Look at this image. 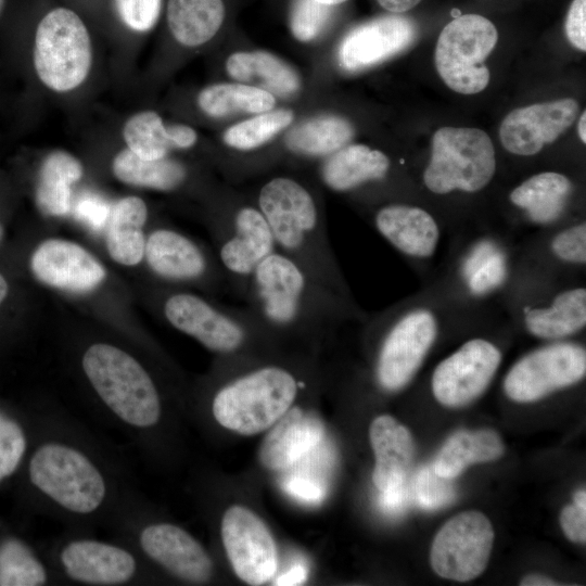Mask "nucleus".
<instances>
[{"label":"nucleus","mask_w":586,"mask_h":586,"mask_svg":"<svg viewBox=\"0 0 586 586\" xmlns=\"http://www.w3.org/2000/svg\"><path fill=\"white\" fill-rule=\"evenodd\" d=\"M244 296L260 332L294 333L321 331L335 321L340 294L276 250L257 265Z\"/></svg>","instance_id":"1"},{"label":"nucleus","mask_w":586,"mask_h":586,"mask_svg":"<svg viewBox=\"0 0 586 586\" xmlns=\"http://www.w3.org/2000/svg\"><path fill=\"white\" fill-rule=\"evenodd\" d=\"M257 206L277 250L296 260L318 282L342 293L327 230L310 191L293 178L276 177L260 188Z\"/></svg>","instance_id":"2"},{"label":"nucleus","mask_w":586,"mask_h":586,"mask_svg":"<svg viewBox=\"0 0 586 586\" xmlns=\"http://www.w3.org/2000/svg\"><path fill=\"white\" fill-rule=\"evenodd\" d=\"M82 369L100 399L122 422L141 430L158 422L162 406L157 388L130 354L97 343L85 352Z\"/></svg>","instance_id":"3"},{"label":"nucleus","mask_w":586,"mask_h":586,"mask_svg":"<svg viewBox=\"0 0 586 586\" xmlns=\"http://www.w3.org/2000/svg\"><path fill=\"white\" fill-rule=\"evenodd\" d=\"M305 383L278 365L249 371L217 391L213 415L224 428L253 435L270 428L292 406Z\"/></svg>","instance_id":"4"},{"label":"nucleus","mask_w":586,"mask_h":586,"mask_svg":"<svg viewBox=\"0 0 586 586\" xmlns=\"http://www.w3.org/2000/svg\"><path fill=\"white\" fill-rule=\"evenodd\" d=\"M33 63L37 77L50 90L68 92L88 77L92 64L89 29L73 9L58 5L38 21Z\"/></svg>","instance_id":"5"},{"label":"nucleus","mask_w":586,"mask_h":586,"mask_svg":"<svg viewBox=\"0 0 586 586\" xmlns=\"http://www.w3.org/2000/svg\"><path fill=\"white\" fill-rule=\"evenodd\" d=\"M31 484L60 508L91 514L107 496L106 480L80 449L62 442H47L33 454L28 466Z\"/></svg>","instance_id":"6"},{"label":"nucleus","mask_w":586,"mask_h":586,"mask_svg":"<svg viewBox=\"0 0 586 586\" xmlns=\"http://www.w3.org/2000/svg\"><path fill=\"white\" fill-rule=\"evenodd\" d=\"M495 170V150L486 132L477 128L445 126L433 135L423 182L436 194L455 190L477 192L489 183Z\"/></svg>","instance_id":"7"},{"label":"nucleus","mask_w":586,"mask_h":586,"mask_svg":"<svg viewBox=\"0 0 586 586\" xmlns=\"http://www.w3.org/2000/svg\"><path fill=\"white\" fill-rule=\"evenodd\" d=\"M498 39L495 25L479 14L454 17L441 31L434 53L435 67L454 91L474 94L489 81L485 60Z\"/></svg>","instance_id":"8"},{"label":"nucleus","mask_w":586,"mask_h":586,"mask_svg":"<svg viewBox=\"0 0 586 586\" xmlns=\"http://www.w3.org/2000/svg\"><path fill=\"white\" fill-rule=\"evenodd\" d=\"M163 310L174 328L221 355L241 351L253 333L260 332L245 309L219 308L191 293L171 294Z\"/></svg>","instance_id":"9"},{"label":"nucleus","mask_w":586,"mask_h":586,"mask_svg":"<svg viewBox=\"0 0 586 586\" xmlns=\"http://www.w3.org/2000/svg\"><path fill=\"white\" fill-rule=\"evenodd\" d=\"M493 543V526L482 512H461L435 535L430 551L431 566L447 579H474L486 569Z\"/></svg>","instance_id":"10"},{"label":"nucleus","mask_w":586,"mask_h":586,"mask_svg":"<svg viewBox=\"0 0 586 586\" xmlns=\"http://www.w3.org/2000/svg\"><path fill=\"white\" fill-rule=\"evenodd\" d=\"M585 372V348L573 343H556L517 361L505 378L504 390L514 402L531 403L575 384Z\"/></svg>","instance_id":"11"},{"label":"nucleus","mask_w":586,"mask_h":586,"mask_svg":"<svg viewBox=\"0 0 586 586\" xmlns=\"http://www.w3.org/2000/svg\"><path fill=\"white\" fill-rule=\"evenodd\" d=\"M437 334L429 309H415L398 318L386 332L378 356L377 378L382 388L398 391L413 378Z\"/></svg>","instance_id":"12"},{"label":"nucleus","mask_w":586,"mask_h":586,"mask_svg":"<svg viewBox=\"0 0 586 586\" xmlns=\"http://www.w3.org/2000/svg\"><path fill=\"white\" fill-rule=\"evenodd\" d=\"M501 361L492 342L472 339L442 360L432 374V392L446 407H461L488 386Z\"/></svg>","instance_id":"13"},{"label":"nucleus","mask_w":586,"mask_h":586,"mask_svg":"<svg viewBox=\"0 0 586 586\" xmlns=\"http://www.w3.org/2000/svg\"><path fill=\"white\" fill-rule=\"evenodd\" d=\"M222 544L234 573L250 585L268 582L277 570L273 538L260 518L242 506H232L221 521Z\"/></svg>","instance_id":"14"},{"label":"nucleus","mask_w":586,"mask_h":586,"mask_svg":"<svg viewBox=\"0 0 586 586\" xmlns=\"http://www.w3.org/2000/svg\"><path fill=\"white\" fill-rule=\"evenodd\" d=\"M270 227L258 206L242 205L220 230L218 259L230 283L244 295L257 265L276 251Z\"/></svg>","instance_id":"15"},{"label":"nucleus","mask_w":586,"mask_h":586,"mask_svg":"<svg viewBox=\"0 0 586 586\" xmlns=\"http://www.w3.org/2000/svg\"><path fill=\"white\" fill-rule=\"evenodd\" d=\"M577 113L578 104L571 98L518 107L502 119L500 142L515 155L537 154L573 124Z\"/></svg>","instance_id":"16"},{"label":"nucleus","mask_w":586,"mask_h":586,"mask_svg":"<svg viewBox=\"0 0 586 586\" xmlns=\"http://www.w3.org/2000/svg\"><path fill=\"white\" fill-rule=\"evenodd\" d=\"M417 37L418 26L411 18L383 15L353 28L343 38L337 59L345 71H361L408 49Z\"/></svg>","instance_id":"17"},{"label":"nucleus","mask_w":586,"mask_h":586,"mask_svg":"<svg viewBox=\"0 0 586 586\" xmlns=\"http://www.w3.org/2000/svg\"><path fill=\"white\" fill-rule=\"evenodd\" d=\"M30 270L44 284L77 293L97 289L106 277L104 267L93 255L61 239L39 244L30 257Z\"/></svg>","instance_id":"18"},{"label":"nucleus","mask_w":586,"mask_h":586,"mask_svg":"<svg viewBox=\"0 0 586 586\" xmlns=\"http://www.w3.org/2000/svg\"><path fill=\"white\" fill-rule=\"evenodd\" d=\"M60 562L71 579L86 585H122L137 572V561L130 551L97 539L68 542L61 549Z\"/></svg>","instance_id":"19"},{"label":"nucleus","mask_w":586,"mask_h":586,"mask_svg":"<svg viewBox=\"0 0 586 586\" xmlns=\"http://www.w3.org/2000/svg\"><path fill=\"white\" fill-rule=\"evenodd\" d=\"M143 552L180 579L202 583L211 578L213 562L202 545L183 528L152 523L139 534Z\"/></svg>","instance_id":"20"},{"label":"nucleus","mask_w":586,"mask_h":586,"mask_svg":"<svg viewBox=\"0 0 586 586\" xmlns=\"http://www.w3.org/2000/svg\"><path fill=\"white\" fill-rule=\"evenodd\" d=\"M272 425L259 448V461L269 470L283 471L324 437L321 420L300 407H290Z\"/></svg>","instance_id":"21"},{"label":"nucleus","mask_w":586,"mask_h":586,"mask_svg":"<svg viewBox=\"0 0 586 586\" xmlns=\"http://www.w3.org/2000/svg\"><path fill=\"white\" fill-rule=\"evenodd\" d=\"M374 225L391 245L407 256L426 258L437 247V222L420 207L405 204L383 206L375 214Z\"/></svg>","instance_id":"22"},{"label":"nucleus","mask_w":586,"mask_h":586,"mask_svg":"<svg viewBox=\"0 0 586 586\" xmlns=\"http://www.w3.org/2000/svg\"><path fill=\"white\" fill-rule=\"evenodd\" d=\"M375 457L372 481L380 492L402 485L415 456V442L409 430L393 417H377L369 429Z\"/></svg>","instance_id":"23"},{"label":"nucleus","mask_w":586,"mask_h":586,"mask_svg":"<svg viewBox=\"0 0 586 586\" xmlns=\"http://www.w3.org/2000/svg\"><path fill=\"white\" fill-rule=\"evenodd\" d=\"M144 256L153 272L169 281H196L208 271L204 252L189 238L170 229H157L149 235Z\"/></svg>","instance_id":"24"},{"label":"nucleus","mask_w":586,"mask_h":586,"mask_svg":"<svg viewBox=\"0 0 586 586\" xmlns=\"http://www.w3.org/2000/svg\"><path fill=\"white\" fill-rule=\"evenodd\" d=\"M127 149L145 160L167 157L171 149H189L198 136L187 125H165L153 111H142L130 116L123 127Z\"/></svg>","instance_id":"25"},{"label":"nucleus","mask_w":586,"mask_h":586,"mask_svg":"<svg viewBox=\"0 0 586 586\" xmlns=\"http://www.w3.org/2000/svg\"><path fill=\"white\" fill-rule=\"evenodd\" d=\"M388 169L390 160L383 152L364 144H347L328 156L320 176L331 190L347 192L383 179Z\"/></svg>","instance_id":"26"},{"label":"nucleus","mask_w":586,"mask_h":586,"mask_svg":"<svg viewBox=\"0 0 586 586\" xmlns=\"http://www.w3.org/2000/svg\"><path fill=\"white\" fill-rule=\"evenodd\" d=\"M146 218V205L138 196L123 198L111 207L106 222V246L113 260L126 266L141 262L145 249L143 227Z\"/></svg>","instance_id":"27"},{"label":"nucleus","mask_w":586,"mask_h":586,"mask_svg":"<svg viewBox=\"0 0 586 586\" xmlns=\"http://www.w3.org/2000/svg\"><path fill=\"white\" fill-rule=\"evenodd\" d=\"M504 450V443L494 430H461L447 438L436 455L432 469L436 475L451 480L471 464L500 458Z\"/></svg>","instance_id":"28"},{"label":"nucleus","mask_w":586,"mask_h":586,"mask_svg":"<svg viewBox=\"0 0 586 586\" xmlns=\"http://www.w3.org/2000/svg\"><path fill=\"white\" fill-rule=\"evenodd\" d=\"M228 74L245 85L289 97L301 87L296 72L278 56L266 51L232 53L226 62Z\"/></svg>","instance_id":"29"},{"label":"nucleus","mask_w":586,"mask_h":586,"mask_svg":"<svg viewBox=\"0 0 586 586\" xmlns=\"http://www.w3.org/2000/svg\"><path fill=\"white\" fill-rule=\"evenodd\" d=\"M84 174L78 158L65 151H53L42 161L35 190L38 208L46 215L64 216L72 208V187Z\"/></svg>","instance_id":"30"},{"label":"nucleus","mask_w":586,"mask_h":586,"mask_svg":"<svg viewBox=\"0 0 586 586\" xmlns=\"http://www.w3.org/2000/svg\"><path fill=\"white\" fill-rule=\"evenodd\" d=\"M573 186L568 177L555 171L536 174L510 193V201L537 224H550L563 213Z\"/></svg>","instance_id":"31"},{"label":"nucleus","mask_w":586,"mask_h":586,"mask_svg":"<svg viewBox=\"0 0 586 586\" xmlns=\"http://www.w3.org/2000/svg\"><path fill=\"white\" fill-rule=\"evenodd\" d=\"M524 324L532 335L547 340L578 332L586 324L585 288L565 290L550 305L526 309Z\"/></svg>","instance_id":"32"},{"label":"nucleus","mask_w":586,"mask_h":586,"mask_svg":"<svg viewBox=\"0 0 586 586\" xmlns=\"http://www.w3.org/2000/svg\"><path fill=\"white\" fill-rule=\"evenodd\" d=\"M225 18L222 0H167L166 21L173 37L182 46L209 41Z\"/></svg>","instance_id":"33"},{"label":"nucleus","mask_w":586,"mask_h":586,"mask_svg":"<svg viewBox=\"0 0 586 586\" xmlns=\"http://www.w3.org/2000/svg\"><path fill=\"white\" fill-rule=\"evenodd\" d=\"M352 124L340 116L324 115L308 119L292 128L285 139L286 148L300 155L329 156L352 140Z\"/></svg>","instance_id":"34"},{"label":"nucleus","mask_w":586,"mask_h":586,"mask_svg":"<svg viewBox=\"0 0 586 586\" xmlns=\"http://www.w3.org/2000/svg\"><path fill=\"white\" fill-rule=\"evenodd\" d=\"M112 169L124 183L158 191H173L187 178V169L180 162L168 157L145 160L128 149L115 155Z\"/></svg>","instance_id":"35"},{"label":"nucleus","mask_w":586,"mask_h":586,"mask_svg":"<svg viewBox=\"0 0 586 586\" xmlns=\"http://www.w3.org/2000/svg\"><path fill=\"white\" fill-rule=\"evenodd\" d=\"M200 109L209 116L222 117L237 113H264L275 104V95L245 84H216L198 95Z\"/></svg>","instance_id":"36"},{"label":"nucleus","mask_w":586,"mask_h":586,"mask_svg":"<svg viewBox=\"0 0 586 586\" xmlns=\"http://www.w3.org/2000/svg\"><path fill=\"white\" fill-rule=\"evenodd\" d=\"M48 581L43 563L17 538L0 544V586H40Z\"/></svg>","instance_id":"37"},{"label":"nucleus","mask_w":586,"mask_h":586,"mask_svg":"<svg viewBox=\"0 0 586 586\" xmlns=\"http://www.w3.org/2000/svg\"><path fill=\"white\" fill-rule=\"evenodd\" d=\"M292 119L293 113L289 110L259 113L228 128L224 133V141L237 150H252L273 138L289 126Z\"/></svg>","instance_id":"38"},{"label":"nucleus","mask_w":586,"mask_h":586,"mask_svg":"<svg viewBox=\"0 0 586 586\" xmlns=\"http://www.w3.org/2000/svg\"><path fill=\"white\" fill-rule=\"evenodd\" d=\"M463 272L471 291L481 294L502 282L506 273L505 259L492 243L483 242L470 253Z\"/></svg>","instance_id":"39"},{"label":"nucleus","mask_w":586,"mask_h":586,"mask_svg":"<svg viewBox=\"0 0 586 586\" xmlns=\"http://www.w3.org/2000/svg\"><path fill=\"white\" fill-rule=\"evenodd\" d=\"M332 14L331 5L317 0H293L290 27L300 41L315 39L327 26Z\"/></svg>","instance_id":"40"},{"label":"nucleus","mask_w":586,"mask_h":586,"mask_svg":"<svg viewBox=\"0 0 586 586\" xmlns=\"http://www.w3.org/2000/svg\"><path fill=\"white\" fill-rule=\"evenodd\" d=\"M26 436L13 419L0 413V481L12 475L26 451Z\"/></svg>","instance_id":"41"},{"label":"nucleus","mask_w":586,"mask_h":586,"mask_svg":"<svg viewBox=\"0 0 586 586\" xmlns=\"http://www.w3.org/2000/svg\"><path fill=\"white\" fill-rule=\"evenodd\" d=\"M113 4L122 24L135 33L153 28L162 9V0H113Z\"/></svg>","instance_id":"42"},{"label":"nucleus","mask_w":586,"mask_h":586,"mask_svg":"<svg viewBox=\"0 0 586 586\" xmlns=\"http://www.w3.org/2000/svg\"><path fill=\"white\" fill-rule=\"evenodd\" d=\"M447 479L436 475L432 468H422L416 477V496L420 506L428 509L451 501L455 493Z\"/></svg>","instance_id":"43"},{"label":"nucleus","mask_w":586,"mask_h":586,"mask_svg":"<svg viewBox=\"0 0 586 586\" xmlns=\"http://www.w3.org/2000/svg\"><path fill=\"white\" fill-rule=\"evenodd\" d=\"M553 254L570 264L586 262V225L581 222L557 233L551 241Z\"/></svg>","instance_id":"44"},{"label":"nucleus","mask_w":586,"mask_h":586,"mask_svg":"<svg viewBox=\"0 0 586 586\" xmlns=\"http://www.w3.org/2000/svg\"><path fill=\"white\" fill-rule=\"evenodd\" d=\"M560 525L565 536L579 544L586 542V492L581 488L574 494V504L566 505L560 513Z\"/></svg>","instance_id":"45"},{"label":"nucleus","mask_w":586,"mask_h":586,"mask_svg":"<svg viewBox=\"0 0 586 586\" xmlns=\"http://www.w3.org/2000/svg\"><path fill=\"white\" fill-rule=\"evenodd\" d=\"M281 487L292 498L307 505L321 502L328 492V486L286 471H283Z\"/></svg>","instance_id":"46"},{"label":"nucleus","mask_w":586,"mask_h":586,"mask_svg":"<svg viewBox=\"0 0 586 586\" xmlns=\"http://www.w3.org/2000/svg\"><path fill=\"white\" fill-rule=\"evenodd\" d=\"M111 207L100 196L95 194L81 195L75 206V216L93 230L102 229L106 226Z\"/></svg>","instance_id":"47"},{"label":"nucleus","mask_w":586,"mask_h":586,"mask_svg":"<svg viewBox=\"0 0 586 586\" xmlns=\"http://www.w3.org/2000/svg\"><path fill=\"white\" fill-rule=\"evenodd\" d=\"M586 0H573L565 18V35L576 49L586 51Z\"/></svg>","instance_id":"48"},{"label":"nucleus","mask_w":586,"mask_h":586,"mask_svg":"<svg viewBox=\"0 0 586 586\" xmlns=\"http://www.w3.org/2000/svg\"><path fill=\"white\" fill-rule=\"evenodd\" d=\"M409 498L406 481L394 488L381 492L379 506L388 515H397L404 510Z\"/></svg>","instance_id":"49"},{"label":"nucleus","mask_w":586,"mask_h":586,"mask_svg":"<svg viewBox=\"0 0 586 586\" xmlns=\"http://www.w3.org/2000/svg\"><path fill=\"white\" fill-rule=\"evenodd\" d=\"M308 576V568L302 563L292 564L285 572L280 574L276 581L275 585L278 586H295L303 584Z\"/></svg>","instance_id":"50"},{"label":"nucleus","mask_w":586,"mask_h":586,"mask_svg":"<svg viewBox=\"0 0 586 586\" xmlns=\"http://www.w3.org/2000/svg\"><path fill=\"white\" fill-rule=\"evenodd\" d=\"M421 0H377L386 11L394 14L404 13L415 8Z\"/></svg>","instance_id":"51"},{"label":"nucleus","mask_w":586,"mask_h":586,"mask_svg":"<svg viewBox=\"0 0 586 586\" xmlns=\"http://www.w3.org/2000/svg\"><path fill=\"white\" fill-rule=\"evenodd\" d=\"M520 585L522 586H551V585H559V583L539 574H530L521 579Z\"/></svg>","instance_id":"52"},{"label":"nucleus","mask_w":586,"mask_h":586,"mask_svg":"<svg viewBox=\"0 0 586 586\" xmlns=\"http://www.w3.org/2000/svg\"><path fill=\"white\" fill-rule=\"evenodd\" d=\"M9 294V283L5 277L0 272V307Z\"/></svg>","instance_id":"53"},{"label":"nucleus","mask_w":586,"mask_h":586,"mask_svg":"<svg viewBox=\"0 0 586 586\" xmlns=\"http://www.w3.org/2000/svg\"><path fill=\"white\" fill-rule=\"evenodd\" d=\"M585 122H586V111H583L578 120V126H577L578 136L583 143L586 142Z\"/></svg>","instance_id":"54"},{"label":"nucleus","mask_w":586,"mask_h":586,"mask_svg":"<svg viewBox=\"0 0 586 586\" xmlns=\"http://www.w3.org/2000/svg\"><path fill=\"white\" fill-rule=\"evenodd\" d=\"M318 2H321L323 4H327V5H336V4H341L347 0H317Z\"/></svg>","instance_id":"55"},{"label":"nucleus","mask_w":586,"mask_h":586,"mask_svg":"<svg viewBox=\"0 0 586 586\" xmlns=\"http://www.w3.org/2000/svg\"><path fill=\"white\" fill-rule=\"evenodd\" d=\"M4 5H5V0H0V16L2 14V11L4 9Z\"/></svg>","instance_id":"56"},{"label":"nucleus","mask_w":586,"mask_h":586,"mask_svg":"<svg viewBox=\"0 0 586 586\" xmlns=\"http://www.w3.org/2000/svg\"><path fill=\"white\" fill-rule=\"evenodd\" d=\"M3 235H4V230H3L2 225L0 224V243H1L2 239H3Z\"/></svg>","instance_id":"57"}]
</instances>
